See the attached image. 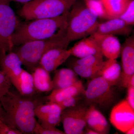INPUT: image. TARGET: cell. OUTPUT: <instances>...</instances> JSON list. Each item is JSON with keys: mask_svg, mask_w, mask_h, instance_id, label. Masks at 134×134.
<instances>
[{"mask_svg": "<svg viewBox=\"0 0 134 134\" xmlns=\"http://www.w3.org/2000/svg\"><path fill=\"white\" fill-rule=\"evenodd\" d=\"M71 55L70 49L54 48L45 53L40 60L38 65L49 73L55 71Z\"/></svg>", "mask_w": 134, "mask_h": 134, "instance_id": "4fadbf2b", "label": "cell"}, {"mask_svg": "<svg viewBox=\"0 0 134 134\" xmlns=\"http://www.w3.org/2000/svg\"><path fill=\"white\" fill-rule=\"evenodd\" d=\"M84 133L87 134H98L97 132H96L93 130L89 128L87 126H86L85 130Z\"/></svg>", "mask_w": 134, "mask_h": 134, "instance_id": "836d02e7", "label": "cell"}, {"mask_svg": "<svg viewBox=\"0 0 134 134\" xmlns=\"http://www.w3.org/2000/svg\"><path fill=\"white\" fill-rule=\"evenodd\" d=\"M0 65L2 70L18 91L20 75L23 69V63L19 56L13 51L9 52L0 59Z\"/></svg>", "mask_w": 134, "mask_h": 134, "instance_id": "7c38bea8", "label": "cell"}, {"mask_svg": "<svg viewBox=\"0 0 134 134\" xmlns=\"http://www.w3.org/2000/svg\"><path fill=\"white\" fill-rule=\"evenodd\" d=\"M86 126L97 132L98 134L109 133L110 126L104 115L91 105L86 112Z\"/></svg>", "mask_w": 134, "mask_h": 134, "instance_id": "e0dca14e", "label": "cell"}, {"mask_svg": "<svg viewBox=\"0 0 134 134\" xmlns=\"http://www.w3.org/2000/svg\"><path fill=\"white\" fill-rule=\"evenodd\" d=\"M81 99L80 95L72 96L65 99L57 104L59 105L63 111L66 108L73 107L77 105Z\"/></svg>", "mask_w": 134, "mask_h": 134, "instance_id": "f546056e", "label": "cell"}, {"mask_svg": "<svg viewBox=\"0 0 134 134\" xmlns=\"http://www.w3.org/2000/svg\"><path fill=\"white\" fill-rule=\"evenodd\" d=\"M110 120L116 129L126 133L134 126V109L126 99L114 106L111 111Z\"/></svg>", "mask_w": 134, "mask_h": 134, "instance_id": "9c48e42d", "label": "cell"}, {"mask_svg": "<svg viewBox=\"0 0 134 134\" xmlns=\"http://www.w3.org/2000/svg\"><path fill=\"white\" fill-rule=\"evenodd\" d=\"M87 8L93 10L99 18L110 19L100 0H83Z\"/></svg>", "mask_w": 134, "mask_h": 134, "instance_id": "d4e9b609", "label": "cell"}, {"mask_svg": "<svg viewBox=\"0 0 134 134\" xmlns=\"http://www.w3.org/2000/svg\"><path fill=\"white\" fill-rule=\"evenodd\" d=\"M112 87L102 77H96L91 79L83 94L86 100L91 105L107 107L115 98Z\"/></svg>", "mask_w": 134, "mask_h": 134, "instance_id": "52a82bcc", "label": "cell"}, {"mask_svg": "<svg viewBox=\"0 0 134 134\" xmlns=\"http://www.w3.org/2000/svg\"><path fill=\"white\" fill-rule=\"evenodd\" d=\"M103 57L97 55H90L81 58H79L73 63L77 65L88 66H99L103 64Z\"/></svg>", "mask_w": 134, "mask_h": 134, "instance_id": "484cf974", "label": "cell"}, {"mask_svg": "<svg viewBox=\"0 0 134 134\" xmlns=\"http://www.w3.org/2000/svg\"><path fill=\"white\" fill-rule=\"evenodd\" d=\"M132 27L120 18L109 19L104 23H99L95 32L101 35L129 36L132 33Z\"/></svg>", "mask_w": 134, "mask_h": 134, "instance_id": "9a60e30c", "label": "cell"}, {"mask_svg": "<svg viewBox=\"0 0 134 134\" xmlns=\"http://www.w3.org/2000/svg\"><path fill=\"white\" fill-rule=\"evenodd\" d=\"M19 23L9 3L0 2V59L13 51L12 37Z\"/></svg>", "mask_w": 134, "mask_h": 134, "instance_id": "8992f818", "label": "cell"}, {"mask_svg": "<svg viewBox=\"0 0 134 134\" xmlns=\"http://www.w3.org/2000/svg\"><path fill=\"white\" fill-rule=\"evenodd\" d=\"M128 86L134 87V75L131 77V78L130 79L128 85Z\"/></svg>", "mask_w": 134, "mask_h": 134, "instance_id": "e575fe53", "label": "cell"}, {"mask_svg": "<svg viewBox=\"0 0 134 134\" xmlns=\"http://www.w3.org/2000/svg\"><path fill=\"white\" fill-rule=\"evenodd\" d=\"M31 1V0H0V2L9 3H10L12 2H19L25 4Z\"/></svg>", "mask_w": 134, "mask_h": 134, "instance_id": "d6a6232c", "label": "cell"}, {"mask_svg": "<svg viewBox=\"0 0 134 134\" xmlns=\"http://www.w3.org/2000/svg\"><path fill=\"white\" fill-rule=\"evenodd\" d=\"M31 74L36 91L45 92L53 90L52 81L49 72L39 66L33 69Z\"/></svg>", "mask_w": 134, "mask_h": 134, "instance_id": "ffe728a7", "label": "cell"}, {"mask_svg": "<svg viewBox=\"0 0 134 134\" xmlns=\"http://www.w3.org/2000/svg\"><path fill=\"white\" fill-rule=\"evenodd\" d=\"M122 68L121 85L127 88L131 77L134 75V37L130 36L125 40L121 47Z\"/></svg>", "mask_w": 134, "mask_h": 134, "instance_id": "30bf717a", "label": "cell"}, {"mask_svg": "<svg viewBox=\"0 0 134 134\" xmlns=\"http://www.w3.org/2000/svg\"><path fill=\"white\" fill-rule=\"evenodd\" d=\"M125 133L127 134H134V126L131 127Z\"/></svg>", "mask_w": 134, "mask_h": 134, "instance_id": "d590c367", "label": "cell"}, {"mask_svg": "<svg viewBox=\"0 0 134 134\" xmlns=\"http://www.w3.org/2000/svg\"><path fill=\"white\" fill-rule=\"evenodd\" d=\"M121 76V67L116 59H108L103 61L98 76L103 77L113 86L120 82Z\"/></svg>", "mask_w": 134, "mask_h": 134, "instance_id": "ac0fdd59", "label": "cell"}, {"mask_svg": "<svg viewBox=\"0 0 134 134\" xmlns=\"http://www.w3.org/2000/svg\"><path fill=\"white\" fill-rule=\"evenodd\" d=\"M119 18L124 21L129 25H134V0H132L130 1L125 12Z\"/></svg>", "mask_w": 134, "mask_h": 134, "instance_id": "4316f807", "label": "cell"}, {"mask_svg": "<svg viewBox=\"0 0 134 134\" xmlns=\"http://www.w3.org/2000/svg\"><path fill=\"white\" fill-rule=\"evenodd\" d=\"M110 19L119 18L132 0H100Z\"/></svg>", "mask_w": 134, "mask_h": 134, "instance_id": "7402d4cb", "label": "cell"}, {"mask_svg": "<svg viewBox=\"0 0 134 134\" xmlns=\"http://www.w3.org/2000/svg\"><path fill=\"white\" fill-rule=\"evenodd\" d=\"M70 43L66 37V29L50 38L29 41L19 46L15 52L19 56L23 65L34 69L38 65L45 53L54 48L67 49Z\"/></svg>", "mask_w": 134, "mask_h": 134, "instance_id": "277c9868", "label": "cell"}, {"mask_svg": "<svg viewBox=\"0 0 134 134\" xmlns=\"http://www.w3.org/2000/svg\"><path fill=\"white\" fill-rule=\"evenodd\" d=\"M4 113H5V111H4V110L0 102V118L1 119L2 118L3 114H4Z\"/></svg>", "mask_w": 134, "mask_h": 134, "instance_id": "8d00e7d4", "label": "cell"}, {"mask_svg": "<svg viewBox=\"0 0 134 134\" xmlns=\"http://www.w3.org/2000/svg\"><path fill=\"white\" fill-rule=\"evenodd\" d=\"M21 134V132L11 127L0 118V134Z\"/></svg>", "mask_w": 134, "mask_h": 134, "instance_id": "4dcf8cb0", "label": "cell"}, {"mask_svg": "<svg viewBox=\"0 0 134 134\" xmlns=\"http://www.w3.org/2000/svg\"><path fill=\"white\" fill-rule=\"evenodd\" d=\"M71 55L81 58L90 55L103 57L98 44L91 36L82 38L70 48Z\"/></svg>", "mask_w": 134, "mask_h": 134, "instance_id": "2e32d148", "label": "cell"}, {"mask_svg": "<svg viewBox=\"0 0 134 134\" xmlns=\"http://www.w3.org/2000/svg\"><path fill=\"white\" fill-rule=\"evenodd\" d=\"M4 114L1 119L22 134H33L36 121L34 110L36 107L30 97L21 95L18 91L9 90L0 100Z\"/></svg>", "mask_w": 134, "mask_h": 134, "instance_id": "6da1fadb", "label": "cell"}, {"mask_svg": "<svg viewBox=\"0 0 134 134\" xmlns=\"http://www.w3.org/2000/svg\"><path fill=\"white\" fill-rule=\"evenodd\" d=\"M87 109L83 106L77 105L63 110L61 121L65 134H84Z\"/></svg>", "mask_w": 134, "mask_h": 134, "instance_id": "ba28073f", "label": "cell"}, {"mask_svg": "<svg viewBox=\"0 0 134 134\" xmlns=\"http://www.w3.org/2000/svg\"><path fill=\"white\" fill-rule=\"evenodd\" d=\"M85 91L83 84L80 80L70 86L62 88L53 90L47 96L48 102L58 103L70 97L83 94Z\"/></svg>", "mask_w": 134, "mask_h": 134, "instance_id": "d6986e66", "label": "cell"}, {"mask_svg": "<svg viewBox=\"0 0 134 134\" xmlns=\"http://www.w3.org/2000/svg\"><path fill=\"white\" fill-rule=\"evenodd\" d=\"M70 9L66 28V37L70 43L93 34L99 23L97 14L78 0Z\"/></svg>", "mask_w": 134, "mask_h": 134, "instance_id": "3957f363", "label": "cell"}, {"mask_svg": "<svg viewBox=\"0 0 134 134\" xmlns=\"http://www.w3.org/2000/svg\"><path fill=\"white\" fill-rule=\"evenodd\" d=\"M77 0H31L18 12L28 21L53 18L68 12Z\"/></svg>", "mask_w": 134, "mask_h": 134, "instance_id": "5b68a950", "label": "cell"}, {"mask_svg": "<svg viewBox=\"0 0 134 134\" xmlns=\"http://www.w3.org/2000/svg\"><path fill=\"white\" fill-rule=\"evenodd\" d=\"M18 91L22 96L27 97L33 96L36 92L32 75L23 69L20 75Z\"/></svg>", "mask_w": 134, "mask_h": 134, "instance_id": "603a6c76", "label": "cell"}, {"mask_svg": "<svg viewBox=\"0 0 134 134\" xmlns=\"http://www.w3.org/2000/svg\"><path fill=\"white\" fill-rule=\"evenodd\" d=\"M33 134H65L64 132L59 130L56 127H44L41 126L36 121L34 129Z\"/></svg>", "mask_w": 134, "mask_h": 134, "instance_id": "f1b7e54d", "label": "cell"}, {"mask_svg": "<svg viewBox=\"0 0 134 134\" xmlns=\"http://www.w3.org/2000/svg\"><path fill=\"white\" fill-rule=\"evenodd\" d=\"M127 88V91L126 100L130 105L134 109V87L128 86Z\"/></svg>", "mask_w": 134, "mask_h": 134, "instance_id": "1f68e13d", "label": "cell"}, {"mask_svg": "<svg viewBox=\"0 0 134 134\" xmlns=\"http://www.w3.org/2000/svg\"><path fill=\"white\" fill-rule=\"evenodd\" d=\"M69 11L53 18L19 23L12 37L14 45L20 46L29 41L46 39L55 36L66 28Z\"/></svg>", "mask_w": 134, "mask_h": 134, "instance_id": "7a4b0ae2", "label": "cell"}, {"mask_svg": "<svg viewBox=\"0 0 134 134\" xmlns=\"http://www.w3.org/2000/svg\"><path fill=\"white\" fill-rule=\"evenodd\" d=\"M62 110L57 103L48 102L36 106L34 112L40 124L44 127H55L61 122Z\"/></svg>", "mask_w": 134, "mask_h": 134, "instance_id": "8fae6325", "label": "cell"}, {"mask_svg": "<svg viewBox=\"0 0 134 134\" xmlns=\"http://www.w3.org/2000/svg\"><path fill=\"white\" fill-rule=\"evenodd\" d=\"M98 44L103 56L108 59H116L121 53V46L114 36L93 33L91 35Z\"/></svg>", "mask_w": 134, "mask_h": 134, "instance_id": "5bb4252c", "label": "cell"}, {"mask_svg": "<svg viewBox=\"0 0 134 134\" xmlns=\"http://www.w3.org/2000/svg\"><path fill=\"white\" fill-rule=\"evenodd\" d=\"M77 74L71 69L62 68L55 70L52 81L53 90L70 86L78 81Z\"/></svg>", "mask_w": 134, "mask_h": 134, "instance_id": "44dd1931", "label": "cell"}, {"mask_svg": "<svg viewBox=\"0 0 134 134\" xmlns=\"http://www.w3.org/2000/svg\"><path fill=\"white\" fill-rule=\"evenodd\" d=\"M11 85L7 75L2 70H0V100L9 91Z\"/></svg>", "mask_w": 134, "mask_h": 134, "instance_id": "83f0119b", "label": "cell"}, {"mask_svg": "<svg viewBox=\"0 0 134 134\" xmlns=\"http://www.w3.org/2000/svg\"><path fill=\"white\" fill-rule=\"evenodd\" d=\"M101 66L102 65L99 66H85L77 65L73 63L71 67V69L79 76L86 79H92L98 76Z\"/></svg>", "mask_w": 134, "mask_h": 134, "instance_id": "cb8c5ba5", "label": "cell"}]
</instances>
